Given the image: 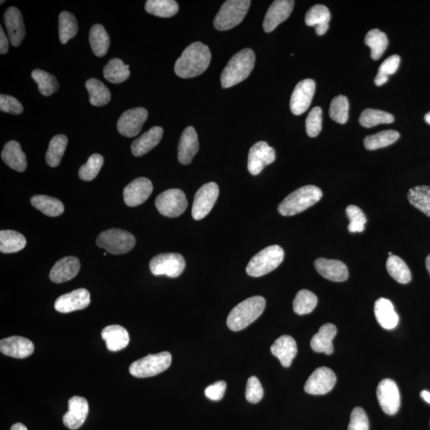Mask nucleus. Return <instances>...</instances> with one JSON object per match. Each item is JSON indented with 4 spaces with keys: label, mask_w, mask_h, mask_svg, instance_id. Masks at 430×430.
Segmentation results:
<instances>
[{
    "label": "nucleus",
    "mask_w": 430,
    "mask_h": 430,
    "mask_svg": "<svg viewBox=\"0 0 430 430\" xmlns=\"http://www.w3.org/2000/svg\"><path fill=\"white\" fill-rule=\"evenodd\" d=\"M285 252L279 246H270L251 259L246 267V273L253 278H259L275 270L283 263Z\"/></svg>",
    "instance_id": "39448f33"
},
{
    "label": "nucleus",
    "mask_w": 430,
    "mask_h": 430,
    "mask_svg": "<svg viewBox=\"0 0 430 430\" xmlns=\"http://www.w3.org/2000/svg\"><path fill=\"white\" fill-rule=\"evenodd\" d=\"M104 164L101 155L93 154L88 158L86 164L79 169V177L84 181H92L97 176Z\"/></svg>",
    "instance_id": "8fccbe9b"
},
{
    "label": "nucleus",
    "mask_w": 430,
    "mask_h": 430,
    "mask_svg": "<svg viewBox=\"0 0 430 430\" xmlns=\"http://www.w3.org/2000/svg\"><path fill=\"white\" fill-rule=\"evenodd\" d=\"M315 268L324 278L335 283H343L349 276L348 267L338 260L318 259L315 261Z\"/></svg>",
    "instance_id": "5701e85b"
},
{
    "label": "nucleus",
    "mask_w": 430,
    "mask_h": 430,
    "mask_svg": "<svg viewBox=\"0 0 430 430\" xmlns=\"http://www.w3.org/2000/svg\"><path fill=\"white\" fill-rule=\"evenodd\" d=\"M153 187L152 182L145 177L137 178L123 190V200L130 207L140 206L152 194Z\"/></svg>",
    "instance_id": "a211bd4d"
},
{
    "label": "nucleus",
    "mask_w": 430,
    "mask_h": 430,
    "mask_svg": "<svg viewBox=\"0 0 430 430\" xmlns=\"http://www.w3.org/2000/svg\"><path fill=\"white\" fill-rule=\"evenodd\" d=\"M337 334V329L333 324H326L311 340V348L315 353L332 355L334 352L333 340Z\"/></svg>",
    "instance_id": "cd10ccee"
},
{
    "label": "nucleus",
    "mask_w": 430,
    "mask_h": 430,
    "mask_svg": "<svg viewBox=\"0 0 430 430\" xmlns=\"http://www.w3.org/2000/svg\"><path fill=\"white\" fill-rule=\"evenodd\" d=\"M104 77L113 84L126 82L130 77V66L126 65L121 59H111L104 67Z\"/></svg>",
    "instance_id": "e433bc0d"
},
{
    "label": "nucleus",
    "mask_w": 430,
    "mask_h": 430,
    "mask_svg": "<svg viewBox=\"0 0 430 430\" xmlns=\"http://www.w3.org/2000/svg\"><path fill=\"white\" fill-rule=\"evenodd\" d=\"M250 0H228L219 10L215 19L214 26L217 31H228L238 26L250 7Z\"/></svg>",
    "instance_id": "423d86ee"
},
{
    "label": "nucleus",
    "mask_w": 430,
    "mask_h": 430,
    "mask_svg": "<svg viewBox=\"0 0 430 430\" xmlns=\"http://www.w3.org/2000/svg\"><path fill=\"white\" fill-rule=\"evenodd\" d=\"M400 138L399 132L395 130H385L364 139L366 150L373 151L393 145Z\"/></svg>",
    "instance_id": "37998d69"
},
{
    "label": "nucleus",
    "mask_w": 430,
    "mask_h": 430,
    "mask_svg": "<svg viewBox=\"0 0 430 430\" xmlns=\"http://www.w3.org/2000/svg\"><path fill=\"white\" fill-rule=\"evenodd\" d=\"M271 353L280 360L284 368H289L298 354V345L289 335L280 336L271 346Z\"/></svg>",
    "instance_id": "a878e982"
},
{
    "label": "nucleus",
    "mask_w": 430,
    "mask_h": 430,
    "mask_svg": "<svg viewBox=\"0 0 430 430\" xmlns=\"http://www.w3.org/2000/svg\"><path fill=\"white\" fill-rule=\"evenodd\" d=\"M145 10L153 16L171 18L179 12V5L174 0H148Z\"/></svg>",
    "instance_id": "ea45409f"
},
{
    "label": "nucleus",
    "mask_w": 430,
    "mask_h": 430,
    "mask_svg": "<svg viewBox=\"0 0 430 430\" xmlns=\"http://www.w3.org/2000/svg\"><path fill=\"white\" fill-rule=\"evenodd\" d=\"M9 49V40L6 34L3 32V29L0 27V53L1 54L7 53Z\"/></svg>",
    "instance_id": "bf43d9fd"
},
{
    "label": "nucleus",
    "mask_w": 430,
    "mask_h": 430,
    "mask_svg": "<svg viewBox=\"0 0 430 430\" xmlns=\"http://www.w3.org/2000/svg\"><path fill=\"white\" fill-rule=\"evenodd\" d=\"M426 265H427V269L429 272V274L430 275V254L428 255L427 260H426Z\"/></svg>",
    "instance_id": "0e129e2a"
},
{
    "label": "nucleus",
    "mask_w": 430,
    "mask_h": 430,
    "mask_svg": "<svg viewBox=\"0 0 430 430\" xmlns=\"http://www.w3.org/2000/svg\"><path fill=\"white\" fill-rule=\"evenodd\" d=\"M67 145L68 139L65 135H57L52 138L46 155V160L49 167H56L61 164Z\"/></svg>",
    "instance_id": "a19ab883"
},
{
    "label": "nucleus",
    "mask_w": 430,
    "mask_h": 430,
    "mask_svg": "<svg viewBox=\"0 0 430 430\" xmlns=\"http://www.w3.org/2000/svg\"><path fill=\"white\" fill-rule=\"evenodd\" d=\"M387 270L392 278L400 284H408L412 279L408 265L399 256L392 255L387 261Z\"/></svg>",
    "instance_id": "58836bf2"
},
{
    "label": "nucleus",
    "mask_w": 430,
    "mask_h": 430,
    "mask_svg": "<svg viewBox=\"0 0 430 430\" xmlns=\"http://www.w3.org/2000/svg\"><path fill=\"white\" fill-rule=\"evenodd\" d=\"M27 245L25 237L14 230L0 231V251L3 254H13L22 250Z\"/></svg>",
    "instance_id": "473e14b6"
},
{
    "label": "nucleus",
    "mask_w": 430,
    "mask_h": 430,
    "mask_svg": "<svg viewBox=\"0 0 430 430\" xmlns=\"http://www.w3.org/2000/svg\"><path fill=\"white\" fill-rule=\"evenodd\" d=\"M88 413V404L85 398L73 396L68 402V411L63 416V423L71 429L82 427Z\"/></svg>",
    "instance_id": "aec40b11"
},
{
    "label": "nucleus",
    "mask_w": 430,
    "mask_h": 430,
    "mask_svg": "<svg viewBox=\"0 0 430 430\" xmlns=\"http://www.w3.org/2000/svg\"><path fill=\"white\" fill-rule=\"evenodd\" d=\"M421 397L424 399L425 402L430 404V392H427V390H422Z\"/></svg>",
    "instance_id": "680f3d73"
},
{
    "label": "nucleus",
    "mask_w": 430,
    "mask_h": 430,
    "mask_svg": "<svg viewBox=\"0 0 430 430\" xmlns=\"http://www.w3.org/2000/svg\"><path fill=\"white\" fill-rule=\"evenodd\" d=\"M171 355L168 352L148 355L132 363L130 372L136 378H148L164 372L171 364Z\"/></svg>",
    "instance_id": "6e6552de"
},
{
    "label": "nucleus",
    "mask_w": 430,
    "mask_h": 430,
    "mask_svg": "<svg viewBox=\"0 0 430 430\" xmlns=\"http://www.w3.org/2000/svg\"><path fill=\"white\" fill-rule=\"evenodd\" d=\"M294 3L291 0H276L272 3L264 19V31L274 32L278 25L285 21L293 12Z\"/></svg>",
    "instance_id": "6ab92c4d"
},
{
    "label": "nucleus",
    "mask_w": 430,
    "mask_h": 430,
    "mask_svg": "<svg viewBox=\"0 0 430 430\" xmlns=\"http://www.w3.org/2000/svg\"><path fill=\"white\" fill-rule=\"evenodd\" d=\"M377 398L385 414L394 415L398 413L401 406V397L398 385L392 379H385L379 383Z\"/></svg>",
    "instance_id": "f8f14e48"
},
{
    "label": "nucleus",
    "mask_w": 430,
    "mask_h": 430,
    "mask_svg": "<svg viewBox=\"0 0 430 430\" xmlns=\"http://www.w3.org/2000/svg\"><path fill=\"white\" fill-rule=\"evenodd\" d=\"M185 265L184 256L181 254L167 253L154 256L150 261V268L153 275H166L176 278L182 274Z\"/></svg>",
    "instance_id": "1a4fd4ad"
},
{
    "label": "nucleus",
    "mask_w": 430,
    "mask_h": 430,
    "mask_svg": "<svg viewBox=\"0 0 430 430\" xmlns=\"http://www.w3.org/2000/svg\"><path fill=\"white\" fill-rule=\"evenodd\" d=\"M346 214L350 220L348 230L350 233H361L364 230L367 217L359 207L350 205L346 209Z\"/></svg>",
    "instance_id": "3c124183"
},
{
    "label": "nucleus",
    "mask_w": 430,
    "mask_h": 430,
    "mask_svg": "<svg viewBox=\"0 0 430 430\" xmlns=\"http://www.w3.org/2000/svg\"><path fill=\"white\" fill-rule=\"evenodd\" d=\"M164 135V130L159 126H154L151 130L143 133V134L133 141L131 146L132 154L140 157L147 154L155 147L158 145Z\"/></svg>",
    "instance_id": "bb28decb"
},
{
    "label": "nucleus",
    "mask_w": 430,
    "mask_h": 430,
    "mask_svg": "<svg viewBox=\"0 0 430 430\" xmlns=\"http://www.w3.org/2000/svg\"><path fill=\"white\" fill-rule=\"evenodd\" d=\"M32 77L37 82L38 91L43 96H51L59 88L57 78L46 71L37 69L32 73Z\"/></svg>",
    "instance_id": "a18cd8bd"
},
{
    "label": "nucleus",
    "mask_w": 430,
    "mask_h": 430,
    "mask_svg": "<svg viewBox=\"0 0 430 430\" xmlns=\"http://www.w3.org/2000/svg\"><path fill=\"white\" fill-rule=\"evenodd\" d=\"M276 159L274 148L264 141L256 143L250 148L248 157V170L250 174H260L267 165L274 163Z\"/></svg>",
    "instance_id": "dca6fc26"
},
{
    "label": "nucleus",
    "mask_w": 430,
    "mask_h": 430,
    "mask_svg": "<svg viewBox=\"0 0 430 430\" xmlns=\"http://www.w3.org/2000/svg\"><path fill=\"white\" fill-rule=\"evenodd\" d=\"M147 117L148 112L145 108H135L126 111L118 120V132L123 136H136L141 132Z\"/></svg>",
    "instance_id": "4468645a"
},
{
    "label": "nucleus",
    "mask_w": 430,
    "mask_h": 430,
    "mask_svg": "<svg viewBox=\"0 0 430 430\" xmlns=\"http://www.w3.org/2000/svg\"><path fill=\"white\" fill-rule=\"evenodd\" d=\"M156 206L162 215L179 217L187 208L184 192L180 189H169L161 193L156 200Z\"/></svg>",
    "instance_id": "9d476101"
},
{
    "label": "nucleus",
    "mask_w": 430,
    "mask_h": 430,
    "mask_svg": "<svg viewBox=\"0 0 430 430\" xmlns=\"http://www.w3.org/2000/svg\"><path fill=\"white\" fill-rule=\"evenodd\" d=\"M97 245L108 253L120 255L128 253L136 245V239L130 232L110 229L102 232L97 239Z\"/></svg>",
    "instance_id": "0eeeda50"
},
{
    "label": "nucleus",
    "mask_w": 430,
    "mask_h": 430,
    "mask_svg": "<svg viewBox=\"0 0 430 430\" xmlns=\"http://www.w3.org/2000/svg\"><path fill=\"white\" fill-rule=\"evenodd\" d=\"M407 197L410 204L430 217V187H413L409 191Z\"/></svg>",
    "instance_id": "79ce46f5"
},
{
    "label": "nucleus",
    "mask_w": 430,
    "mask_h": 430,
    "mask_svg": "<svg viewBox=\"0 0 430 430\" xmlns=\"http://www.w3.org/2000/svg\"><path fill=\"white\" fill-rule=\"evenodd\" d=\"M101 337L106 341V347L110 352L126 348L130 340L127 330L120 325L107 326L102 330Z\"/></svg>",
    "instance_id": "c756f323"
},
{
    "label": "nucleus",
    "mask_w": 430,
    "mask_h": 430,
    "mask_svg": "<svg viewBox=\"0 0 430 430\" xmlns=\"http://www.w3.org/2000/svg\"><path fill=\"white\" fill-rule=\"evenodd\" d=\"M425 121L430 125V112L427 113L426 116H425Z\"/></svg>",
    "instance_id": "69168bd1"
},
{
    "label": "nucleus",
    "mask_w": 430,
    "mask_h": 430,
    "mask_svg": "<svg viewBox=\"0 0 430 430\" xmlns=\"http://www.w3.org/2000/svg\"><path fill=\"white\" fill-rule=\"evenodd\" d=\"M81 269L80 261L75 256H66L57 261L53 266L49 279L53 283L60 284L71 280L79 273Z\"/></svg>",
    "instance_id": "4be33fe9"
},
{
    "label": "nucleus",
    "mask_w": 430,
    "mask_h": 430,
    "mask_svg": "<svg viewBox=\"0 0 430 430\" xmlns=\"http://www.w3.org/2000/svg\"><path fill=\"white\" fill-rule=\"evenodd\" d=\"M11 430H27V428L22 423H16L13 425Z\"/></svg>",
    "instance_id": "e2e57ef3"
},
{
    "label": "nucleus",
    "mask_w": 430,
    "mask_h": 430,
    "mask_svg": "<svg viewBox=\"0 0 430 430\" xmlns=\"http://www.w3.org/2000/svg\"><path fill=\"white\" fill-rule=\"evenodd\" d=\"M34 345L31 340L22 336H11L0 341V352L8 357L25 359L33 354Z\"/></svg>",
    "instance_id": "412c9836"
},
{
    "label": "nucleus",
    "mask_w": 430,
    "mask_h": 430,
    "mask_svg": "<svg viewBox=\"0 0 430 430\" xmlns=\"http://www.w3.org/2000/svg\"><path fill=\"white\" fill-rule=\"evenodd\" d=\"M323 196L319 187L308 185L296 190L280 202L278 212L283 216H294L318 204Z\"/></svg>",
    "instance_id": "20e7f679"
},
{
    "label": "nucleus",
    "mask_w": 430,
    "mask_h": 430,
    "mask_svg": "<svg viewBox=\"0 0 430 430\" xmlns=\"http://www.w3.org/2000/svg\"><path fill=\"white\" fill-rule=\"evenodd\" d=\"M0 110L11 115H19L23 112V107L16 98L12 96L0 95Z\"/></svg>",
    "instance_id": "6e6d98bb"
},
{
    "label": "nucleus",
    "mask_w": 430,
    "mask_h": 430,
    "mask_svg": "<svg viewBox=\"0 0 430 430\" xmlns=\"http://www.w3.org/2000/svg\"><path fill=\"white\" fill-rule=\"evenodd\" d=\"M348 430H369V419L363 408L355 407L353 409Z\"/></svg>",
    "instance_id": "5fc2aeb1"
},
{
    "label": "nucleus",
    "mask_w": 430,
    "mask_h": 430,
    "mask_svg": "<svg viewBox=\"0 0 430 430\" xmlns=\"http://www.w3.org/2000/svg\"><path fill=\"white\" fill-rule=\"evenodd\" d=\"M2 160L8 167L19 172L26 170L27 157L22 150L21 145L16 141L6 143L1 154Z\"/></svg>",
    "instance_id": "7c9ffc66"
},
{
    "label": "nucleus",
    "mask_w": 430,
    "mask_h": 430,
    "mask_svg": "<svg viewBox=\"0 0 430 430\" xmlns=\"http://www.w3.org/2000/svg\"><path fill=\"white\" fill-rule=\"evenodd\" d=\"M31 202L34 208L49 217H57L63 214L64 205L60 200L48 195H34Z\"/></svg>",
    "instance_id": "72a5a7b5"
},
{
    "label": "nucleus",
    "mask_w": 430,
    "mask_h": 430,
    "mask_svg": "<svg viewBox=\"0 0 430 430\" xmlns=\"http://www.w3.org/2000/svg\"><path fill=\"white\" fill-rule=\"evenodd\" d=\"M374 315L378 323L382 328L392 330L397 327L399 322V316L395 311L392 301L379 298L374 303Z\"/></svg>",
    "instance_id": "c85d7f7f"
},
{
    "label": "nucleus",
    "mask_w": 430,
    "mask_h": 430,
    "mask_svg": "<svg viewBox=\"0 0 430 430\" xmlns=\"http://www.w3.org/2000/svg\"><path fill=\"white\" fill-rule=\"evenodd\" d=\"M306 132L310 137L318 136L322 130V110L315 107L309 112L305 122Z\"/></svg>",
    "instance_id": "603ef678"
},
{
    "label": "nucleus",
    "mask_w": 430,
    "mask_h": 430,
    "mask_svg": "<svg viewBox=\"0 0 430 430\" xmlns=\"http://www.w3.org/2000/svg\"><path fill=\"white\" fill-rule=\"evenodd\" d=\"M315 91L313 79H304L296 86L290 99V108L294 115H301L309 110Z\"/></svg>",
    "instance_id": "2eb2a0df"
},
{
    "label": "nucleus",
    "mask_w": 430,
    "mask_h": 430,
    "mask_svg": "<svg viewBox=\"0 0 430 430\" xmlns=\"http://www.w3.org/2000/svg\"><path fill=\"white\" fill-rule=\"evenodd\" d=\"M92 51L97 57L105 56L110 46V38L106 29L101 24L93 26L90 32Z\"/></svg>",
    "instance_id": "f704fd0d"
},
{
    "label": "nucleus",
    "mask_w": 430,
    "mask_h": 430,
    "mask_svg": "<svg viewBox=\"0 0 430 430\" xmlns=\"http://www.w3.org/2000/svg\"><path fill=\"white\" fill-rule=\"evenodd\" d=\"M265 300L263 296H252L231 310L227 318V326L234 332H239L248 327L259 318L265 309Z\"/></svg>",
    "instance_id": "f03ea898"
},
{
    "label": "nucleus",
    "mask_w": 430,
    "mask_h": 430,
    "mask_svg": "<svg viewBox=\"0 0 430 430\" xmlns=\"http://www.w3.org/2000/svg\"><path fill=\"white\" fill-rule=\"evenodd\" d=\"M199 150V139L195 128L187 127L182 133L178 146V160L182 165H190Z\"/></svg>",
    "instance_id": "393cba45"
},
{
    "label": "nucleus",
    "mask_w": 430,
    "mask_h": 430,
    "mask_svg": "<svg viewBox=\"0 0 430 430\" xmlns=\"http://www.w3.org/2000/svg\"><path fill=\"white\" fill-rule=\"evenodd\" d=\"M86 87L88 95H90V101L92 106L101 107L110 101L111 93L110 90L97 79H88L86 83Z\"/></svg>",
    "instance_id": "c9c22d12"
},
{
    "label": "nucleus",
    "mask_w": 430,
    "mask_h": 430,
    "mask_svg": "<svg viewBox=\"0 0 430 430\" xmlns=\"http://www.w3.org/2000/svg\"><path fill=\"white\" fill-rule=\"evenodd\" d=\"M318 302V296L311 291L302 289L296 295L294 300V310L298 315L309 314L315 309Z\"/></svg>",
    "instance_id": "49530a36"
},
{
    "label": "nucleus",
    "mask_w": 430,
    "mask_h": 430,
    "mask_svg": "<svg viewBox=\"0 0 430 430\" xmlns=\"http://www.w3.org/2000/svg\"><path fill=\"white\" fill-rule=\"evenodd\" d=\"M331 13L324 5H315L309 10L305 16V23L309 27H315L318 36H324L329 28Z\"/></svg>",
    "instance_id": "2f4dec72"
},
{
    "label": "nucleus",
    "mask_w": 430,
    "mask_h": 430,
    "mask_svg": "<svg viewBox=\"0 0 430 430\" xmlns=\"http://www.w3.org/2000/svg\"><path fill=\"white\" fill-rule=\"evenodd\" d=\"M264 390L259 379L252 377L247 381L246 398L250 403H258L263 399Z\"/></svg>",
    "instance_id": "864d4df0"
},
{
    "label": "nucleus",
    "mask_w": 430,
    "mask_h": 430,
    "mask_svg": "<svg viewBox=\"0 0 430 430\" xmlns=\"http://www.w3.org/2000/svg\"><path fill=\"white\" fill-rule=\"evenodd\" d=\"M78 24L75 16L68 12H62L59 16V39L62 44H66L76 36Z\"/></svg>",
    "instance_id": "c03bdc74"
},
{
    "label": "nucleus",
    "mask_w": 430,
    "mask_h": 430,
    "mask_svg": "<svg viewBox=\"0 0 430 430\" xmlns=\"http://www.w3.org/2000/svg\"><path fill=\"white\" fill-rule=\"evenodd\" d=\"M219 189L215 182H211L201 187L196 192L192 206V217L201 220L208 215L213 208L219 197Z\"/></svg>",
    "instance_id": "9b49d317"
},
{
    "label": "nucleus",
    "mask_w": 430,
    "mask_h": 430,
    "mask_svg": "<svg viewBox=\"0 0 430 430\" xmlns=\"http://www.w3.org/2000/svg\"><path fill=\"white\" fill-rule=\"evenodd\" d=\"M401 62V58L398 56H392L385 59V60L380 66L379 73L383 74V75L388 76L392 75L398 71V67Z\"/></svg>",
    "instance_id": "13d9d810"
},
{
    "label": "nucleus",
    "mask_w": 430,
    "mask_h": 430,
    "mask_svg": "<svg viewBox=\"0 0 430 430\" xmlns=\"http://www.w3.org/2000/svg\"><path fill=\"white\" fill-rule=\"evenodd\" d=\"M255 54L250 49H242L235 54L227 63L221 75L224 88H230L246 80L254 70Z\"/></svg>",
    "instance_id": "7ed1b4c3"
},
{
    "label": "nucleus",
    "mask_w": 430,
    "mask_h": 430,
    "mask_svg": "<svg viewBox=\"0 0 430 430\" xmlns=\"http://www.w3.org/2000/svg\"><path fill=\"white\" fill-rule=\"evenodd\" d=\"M394 117L390 113L382 110L368 108L361 113L360 125L365 128H372L382 123H392Z\"/></svg>",
    "instance_id": "de8ad7c7"
},
{
    "label": "nucleus",
    "mask_w": 430,
    "mask_h": 430,
    "mask_svg": "<svg viewBox=\"0 0 430 430\" xmlns=\"http://www.w3.org/2000/svg\"><path fill=\"white\" fill-rule=\"evenodd\" d=\"M329 115L332 119L344 125L348 121L349 117V102L347 97L339 95L335 97L331 102L329 108Z\"/></svg>",
    "instance_id": "09e8293b"
},
{
    "label": "nucleus",
    "mask_w": 430,
    "mask_h": 430,
    "mask_svg": "<svg viewBox=\"0 0 430 430\" xmlns=\"http://www.w3.org/2000/svg\"><path fill=\"white\" fill-rule=\"evenodd\" d=\"M90 304V291L86 289H79L59 296L54 304V308L59 313H69L86 309Z\"/></svg>",
    "instance_id": "f3484780"
},
{
    "label": "nucleus",
    "mask_w": 430,
    "mask_h": 430,
    "mask_svg": "<svg viewBox=\"0 0 430 430\" xmlns=\"http://www.w3.org/2000/svg\"><path fill=\"white\" fill-rule=\"evenodd\" d=\"M336 375L329 368H320L310 375L304 385L306 393L313 395H323L332 390L336 383Z\"/></svg>",
    "instance_id": "ddd939ff"
},
{
    "label": "nucleus",
    "mask_w": 430,
    "mask_h": 430,
    "mask_svg": "<svg viewBox=\"0 0 430 430\" xmlns=\"http://www.w3.org/2000/svg\"><path fill=\"white\" fill-rule=\"evenodd\" d=\"M389 80V77L383 75V74L378 73L377 77H375L374 83L377 86H381L384 84L387 83Z\"/></svg>",
    "instance_id": "052dcab7"
},
{
    "label": "nucleus",
    "mask_w": 430,
    "mask_h": 430,
    "mask_svg": "<svg viewBox=\"0 0 430 430\" xmlns=\"http://www.w3.org/2000/svg\"><path fill=\"white\" fill-rule=\"evenodd\" d=\"M365 43L372 49L370 57L377 61L383 56L389 43L384 32L379 31V29H372L366 36Z\"/></svg>",
    "instance_id": "4c0bfd02"
},
{
    "label": "nucleus",
    "mask_w": 430,
    "mask_h": 430,
    "mask_svg": "<svg viewBox=\"0 0 430 430\" xmlns=\"http://www.w3.org/2000/svg\"><path fill=\"white\" fill-rule=\"evenodd\" d=\"M211 53L208 47L196 42L185 49L176 62L175 72L182 78H192L201 75L208 68Z\"/></svg>",
    "instance_id": "f257e3e1"
},
{
    "label": "nucleus",
    "mask_w": 430,
    "mask_h": 430,
    "mask_svg": "<svg viewBox=\"0 0 430 430\" xmlns=\"http://www.w3.org/2000/svg\"><path fill=\"white\" fill-rule=\"evenodd\" d=\"M226 389V383L224 381H219L209 385L205 390L207 398L212 401H219L224 396Z\"/></svg>",
    "instance_id": "4d7b16f0"
},
{
    "label": "nucleus",
    "mask_w": 430,
    "mask_h": 430,
    "mask_svg": "<svg viewBox=\"0 0 430 430\" xmlns=\"http://www.w3.org/2000/svg\"><path fill=\"white\" fill-rule=\"evenodd\" d=\"M3 19L10 42L13 47H19L26 34L21 11L14 7L9 8L5 12Z\"/></svg>",
    "instance_id": "b1692460"
}]
</instances>
